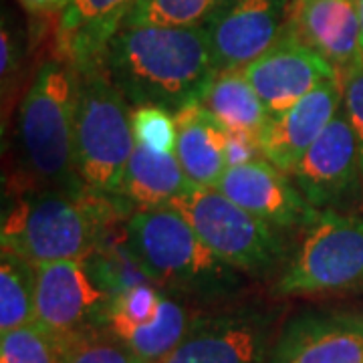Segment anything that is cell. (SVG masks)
Here are the masks:
<instances>
[{"label":"cell","mask_w":363,"mask_h":363,"mask_svg":"<svg viewBox=\"0 0 363 363\" xmlns=\"http://www.w3.org/2000/svg\"><path fill=\"white\" fill-rule=\"evenodd\" d=\"M121 216L130 212L113 196L28 188L4 212L0 245L35 267L85 259L105 247Z\"/></svg>","instance_id":"obj_3"},{"label":"cell","mask_w":363,"mask_h":363,"mask_svg":"<svg viewBox=\"0 0 363 363\" xmlns=\"http://www.w3.org/2000/svg\"><path fill=\"white\" fill-rule=\"evenodd\" d=\"M216 190L279 230H307L321 216L291 174L277 168L267 157L228 168Z\"/></svg>","instance_id":"obj_12"},{"label":"cell","mask_w":363,"mask_h":363,"mask_svg":"<svg viewBox=\"0 0 363 363\" xmlns=\"http://www.w3.org/2000/svg\"><path fill=\"white\" fill-rule=\"evenodd\" d=\"M107 77L133 107L172 113L202 101L216 67L206 26H121L101 55Z\"/></svg>","instance_id":"obj_1"},{"label":"cell","mask_w":363,"mask_h":363,"mask_svg":"<svg viewBox=\"0 0 363 363\" xmlns=\"http://www.w3.org/2000/svg\"><path fill=\"white\" fill-rule=\"evenodd\" d=\"M116 295L99 250L85 259L39 264L35 321L63 337L99 331Z\"/></svg>","instance_id":"obj_9"},{"label":"cell","mask_w":363,"mask_h":363,"mask_svg":"<svg viewBox=\"0 0 363 363\" xmlns=\"http://www.w3.org/2000/svg\"><path fill=\"white\" fill-rule=\"evenodd\" d=\"M138 0H71L59 16L61 57L81 69L99 63L107 43L123 26Z\"/></svg>","instance_id":"obj_17"},{"label":"cell","mask_w":363,"mask_h":363,"mask_svg":"<svg viewBox=\"0 0 363 363\" xmlns=\"http://www.w3.org/2000/svg\"><path fill=\"white\" fill-rule=\"evenodd\" d=\"M359 26H362V51H363V0H359Z\"/></svg>","instance_id":"obj_31"},{"label":"cell","mask_w":363,"mask_h":363,"mask_svg":"<svg viewBox=\"0 0 363 363\" xmlns=\"http://www.w3.org/2000/svg\"><path fill=\"white\" fill-rule=\"evenodd\" d=\"M343 105V77L329 79L289 111L271 117L259 135L264 157L291 174Z\"/></svg>","instance_id":"obj_15"},{"label":"cell","mask_w":363,"mask_h":363,"mask_svg":"<svg viewBox=\"0 0 363 363\" xmlns=\"http://www.w3.org/2000/svg\"><path fill=\"white\" fill-rule=\"evenodd\" d=\"M200 105L228 131H242L257 138L271 119L242 69L216 73Z\"/></svg>","instance_id":"obj_21"},{"label":"cell","mask_w":363,"mask_h":363,"mask_svg":"<svg viewBox=\"0 0 363 363\" xmlns=\"http://www.w3.org/2000/svg\"><path fill=\"white\" fill-rule=\"evenodd\" d=\"M271 363H363V317L341 311L298 313L283 325Z\"/></svg>","instance_id":"obj_14"},{"label":"cell","mask_w":363,"mask_h":363,"mask_svg":"<svg viewBox=\"0 0 363 363\" xmlns=\"http://www.w3.org/2000/svg\"><path fill=\"white\" fill-rule=\"evenodd\" d=\"M289 33L323 55L341 77L363 61L359 0H295Z\"/></svg>","instance_id":"obj_16"},{"label":"cell","mask_w":363,"mask_h":363,"mask_svg":"<svg viewBox=\"0 0 363 363\" xmlns=\"http://www.w3.org/2000/svg\"><path fill=\"white\" fill-rule=\"evenodd\" d=\"M224 262L248 277H269L291 259L281 230L216 188H198L172 202Z\"/></svg>","instance_id":"obj_7"},{"label":"cell","mask_w":363,"mask_h":363,"mask_svg":"<svg viewBox=\"0 0 363 363\" xmlns=\"http://www.w3.org/2000/svg\"><path fill=\"white\" fill-rule=\"evenodd\" d=\"M0 47H2V59H0V73H2V85L6 83V79H11L18 69L21 63V45L18 39L14 37V30L11 26L2 25V40H0Z\"/></svg>","instance_id":"obj_29"},{"label":"cell","mask_w":363,"mask_h":363,"mask_svg":"<svg viewBox=\"0 0 363 363\" xmlns=\"http://www.w3.org/2000/svg\"><path fill=\"white\" fill-rule=\"evenodd\" d=\"M63 363H142L119 339L99 329L69 339Z\"/></svg>","instance_id":"obj_26"},{"label":"cell","mask_w":363,"mask_h":363,"mask_svg":"<svg viewBox=\"0 0 363 363\" xmlns=\"http://www.w3.org/2000/svg\"><path fill=\"white\" fill-rule=\"evenodd\" d=\"M194 188L176 154H157L138 143L116 198L131 214L135 210L168 206Z\"/></svg>","instance_id":"obj_18"},{"label":"cell","mask_w":363,"mask_h":363,"mask_svg":"<svg viewBox=\"0 0 363 363\" xmlns=\"http://www.w3.org/2000/svg\"><path fill=\"white\" fill-rule=\"evenodd\" d=\"M37 317V267L11 250L0 252V333Z\"/></svg>","instance_id":"obj_22"},{"label":"cell","mask_w":363,"mask_h":363,"mask_svg":"<svg viewBox=\"0 0 363 363\" xmlns=\"http://www.w3.org/2000/svg\"><path fill=\"white\" fill-rule=\"evenodd\" d=\"M343 107L350 117L351 130L357 143V156L363 178V61L343 75Z\"/></svg>","instance_id":"obj_27"},{"label":"cell","mask_w":363,"mask_h":363,"mask_svg":"<svg viewBox=\"0 0 363 363\" xmlns=\"http://www.w3.org/2000/svg\"><path fill=\"white\" fill-rule=\"evenodd\" d=\"M79 71L65 57L39 67L18 107L16 138L25 176L35 190H87L79 178Z\"/></svg>","instance_id":"obj_4"},{"label":"cell","mask_w":363,"mask_h":363,"mask_svg":"<svg viewBox=\"0 0 363 363\" xmlns=\"http://www.w3.org/2000/svg\"><path fill=\"white\" fill-rule=\"evenodd\" d=\"M293 0H226L206 21L216 73L245 69L283 39Z\"/></svg>","instance_id":"obj_11"},{"label":"cell","mask_w":363,"mask_h":363,"mask_svg":"<svg viewBox=\"0 0 363 363\" xmlns=\"http://www.w3.org/2000/svg\"><path fill=\"white\" fill-rule=\"evenodd\" d=\"M28 13L40 14V16H51L61 14L67 9L71 0H18Z\"/></svg>","instance_id":"obj_30"},{"label":"cell","mask_w":363,"mask_h":363,"mask_svg":"<svg viewBox=\"0 0 363 363\" xmlns=\"http://www.w3.org/2000/svg\"><path fill=\"white\" fill-rule=\"evenodd\" d=\"M69 339L33 321L0 333V363H63Z\"/></svg>","instance_id":"obj_23"},{"label":"cell","mask_w":363,"mask_h":363,"mask_svg":"<svg viewBox=\"0 0 363 363\" xmlns=\"http://www.w3.org/2000/svg\"><path fill=\"white\" fill-rule=\"evenodd\" d=\"M196 313L198 311L190 307V301L166 293L152 319L109 329V333L119 339L142 363H162L188 333Z\"/></svg>","instance_id":"obj_20"},{"label":"cell","mask_w":363,"mask_h":363,"mask_svg":"<svg viewBox=\"0 0 363 363\" xmlns=\"http://www.w3.org/2000/svg\"><path fill=\"white\" fill-rule=\"evenodd\" d=\"M79 71L77 172L83 186L97 194L119 192L125 168L135 150L131 105L99 63Z\"/></svg>","instance_id":"obj_5"},{"label":"cell","mask_w":363,"mask_h":363,"mask_svg":"<svg viewBox=\"0 0 363 363\" xmlns=\"http://www.w3.org/2000/svg\"><path fill=\"white\" fill-rule=\"evenodd\" d=\"M226 0H138L123 26H202Z\"/></svg>","instance_id":"obj_24"},{"label":"cell","mask_w":363,"mask_h":363,"mask_svg":"<svg viewBox=\"0 0 363 363\" xmlns=\"http://www.w3.org/2000/svg\"><path fill=\"white\" fill-rule=\"evenodd\" d=\"M131 128L135 143L145 145L157 154H174L178 142L176 113L164 107L143 105L131 109Z\"/></svg>","instance_id":"obj_25"},{"label":"cell","mask_w":363,"mask_h":363,"mask_svg":"<svg viewBox=\"0 0 363 363\" xmlns=\"http://www.w3.org/2000/svg\"><path fill=\"white\" fill-rule=\"evenodd\" d=\"M178 142L176 157L186 176L198 188H216L228 169L226 140L228 130L200 104L190 105L176 113Z\"/></svg>","instance_id":"obj_19"},{"label":"cell","mask_w":363,"mask_h":363,"mask_svg":"<svg viewBox=\"0 0 363 363\" xmlns=\"http://www.w3.org/2000/svg\"><path fill=\"white\" fill-rule=\"evenodd\" d=\"M363 291V212H321L277 277L274 297Z\"/></svg>","instance_id":"obj_6"},{"label":"cell","mask_w":363,"mask_h":363,"mask_svg":"<svg viewBox=\"0 0 363 363\" xmlns=\"http://www.w3.org/2000/svg\"><path fill=\"white\" fill-rule=\"evenodd\" d=\"M242 71L271 117L289 111L325 81L341 77L323 55L298 40L289 30L271 51L264 52Z\"/></svg>","instance_id":"obj_13"},{"label":"cell","mask_w":363,"mask_h":363,"mask_svg":"<svg viewBox=\"0 0 363 363\" xmlns=\"http://www.w3.org/2000/svg\"><path fill=\"white\" fill-rule=\"evenodd\" d=\"M283 307L216 305L196 313L188 333L162 363H271L283 329Z\"/></svg>","instance_id":"obj_8"},{"label":"cell","mask_w":363,"mask_h":363,"mask_svg":"<svg viewBox=\"0 0 363 363\" xmlns=\"http://www.w3.org/2000/svg\"><path fill=\"white\" fill-rule=\"evenodd\" d=\"M298 190L319 212H355L363 202V178L350 117L337 116L291 172Z\"/></svg>","instance_id":"obj_10"},{"label":"cell","mask_w":363,"mask_h":363,"mask_svg":"<svg viewBox=\"0 0 363 363\" xmlns=\"http://www.w3.org/2000/svg\"><path fill=\"white\" fill-rule=\"evenodd\" d=\"M123 245L150 283L190 303L220 305L242 289V272L208 247L172 204L131 212Z\"/></svg>","instance_id":"obj_2"},{"label":"cell","mask_w":363,"mask_h":363,"mask_svg":"<svg viewBox=\"0 0 363 363\" xmlns=\"http://www.w3.org/2000/svg\"><path fill=\"white\" fill-rule=\"evenodd\" d=\"M264 157L262 147L257 135L242 133V131H228V140H226V166H242L248 162H255Z\"/></svg>","instance_id":"obj_28"}]
</instances>
